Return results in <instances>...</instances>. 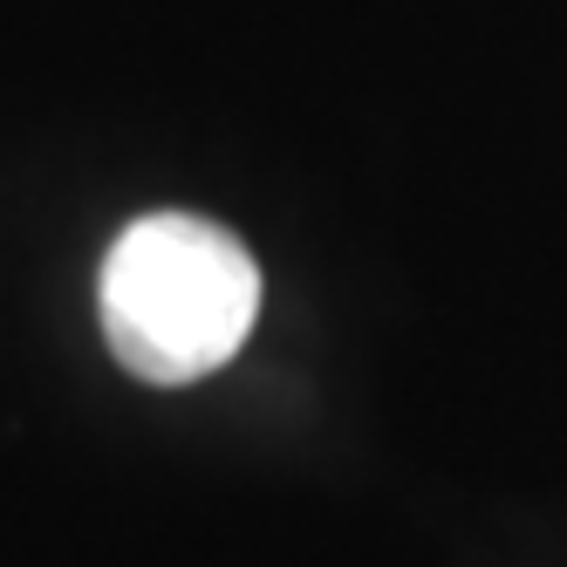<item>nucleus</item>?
<instances>
[{
  "label": "nucleus",
  "mask_w": 567,
  "mask_h": 567,
  "mask_svg": "<svg viewBox=\"0 0 567 567\" xmlns=\"http://www.w3.org/2000/svg\"><path fill=\"white\" fill-rule=\"evenodd\" d=\"M110 355L144 383H198L239 355L260 315V267L213 219L151 213L116 233L96 280Z\"/></svg>",
  "instance_id": "1"
}]
</instances>
